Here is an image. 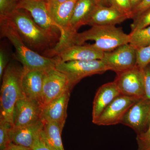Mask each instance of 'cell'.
Instances as JSON below:
<instances>
[{"mask_svg": "<svg viewBox=\"0 0 150 150\" xmlns=\"http://www.w3.org/2000/svg\"><path fill=\"white\" fill-rule=\"evenodd\" d=\"M7 18L26 46L33 51L47 57L59 39L35 23L30 15L17 9Z\"/></svg>", "mask_w": 150, "mask_h": 150, "instance_id": "1", "label": "cell"}, {"mask_svg": "<svg viewBox=\"0 0 150 150\" xmlns=\"http://www.w3.org/2000/svg\"><path fill=\"white\" fill-rule=\"evenodd\" d=\"M0 31L1 36L7 38L13 45L15 58L23 69L46 71L55 67L56 57H46L30 49L7 18L0 17Z\"/></svg>", "mask_w": 150, "mask_h": 150, "instance_id": "2", "label": "cell"}, {"mask_svg": "<svg viewBox=\"0 0 150 150\" xmlns=\"http://www.w3.org/2000/svg\"><path fill=\"white\" fill-rule=\"evenodd\" d=\"M93 40L92 46L103 52H109L123 44L129 43V34L115 25H94L73 36L72 45H83L87 40Z\"/></svg>", "mask_w": 150, "mask_h": 150, "instance_id": "3", "label": "cell"}, {"mask_svg": "<svg viewBox=\"0 0 150 150\" xmlns=\"http://www.w3.org/2000/svg\"><path fill=\"white\" fill-rule=\"evenodd\" d=\"M23 68L10 64L3 74L0 96V120L13 126V112L17 100L24 96L21 85Z\"/></svg>", "mask_w": 150, "mask_h": 150, "instance_id": "4", "label": "cell"}, {"mask_svg": "<svg viewBox=\"0 0 150 150\" xmlns=\"http://www.w3.org/2000/svg\"><path fill=\"white\" fill-rule=\"evenodd\" d=\"M55 68L66 75L71 91L83 78L108 71L101 60L61 62L57 59Z\"/></svg>", "mask_w": 150, "mask_h": 150, "instance_id": "5", "label": "cell"}, {"mask_svg": "<svg viewBox=\"0 0 150 150\" xmlns=\"http://www.w3.org/2000/svg\"><path fill=\"white\" fill-rule=\"evenodd\" d=\"M18 9L26 11L35 23L59 40L60 30L51 18L46 2L42 0H20Z\"/></svg>", "mask_w": 150, "mask_h": 150, "instance_id": "6", "label": "cell"}, {"mask_svg": "<svg viewBox=\"0 0 150 150\" xmlns=\"http://www.w3.org/2000/svg\"><path fill=\"white\" fill-rule=\"evenodd\" d=\"M114 81L121 95L139 98L146 97L143 70L137 65L117 74Z\"/></svg>", "mask_w": 150, "mask_h": 150, "instance_id": "7", "label": "cell"}, {"mask_svg": "<svg viewBox=\"0 0 150 150\" xmlns=\"http://www.w3.org/2000/svg\"><path fill=\"white\" fill-rule=\"evenodd\" d=\"M101 60L108 71L119 74L137 65L136 48L129 43L123 44L113 51L104 52Z\"/></svg>", "mask_w": 150, "mask_h": 150, "instance_id": "8", "label": "cell"}, {"mask_svg": "<svg viewBox=\"0 0 150 150\" xmlns=\"http://www.w3.org/2000/svg\"><path fill=\"white\" fill-rule=\"evenodd\" d=\"M67 89L70 90L69 81L65 74L56 69L55 67L46 71L43 79L42 108Z\"/></svg>", "mask_w": 150, "mask_h": 150, "instance_id": "9", "label": "cell"}, {"mask_svg": "<svg viewBox=\"0 0 150 150\" xmlns=\"http://www.w3.org/2000/svg\"><path fill=\"white\" fill-rule=\"evenodd\" d=\"M121 124L131 127L137 134L145 132L150 124V100L139 99L126 112Z\"/></svg>", "mask_w": 150, "mask_h": 150, "instance_id": "10", "label": "cell"}, {"mask_svg": "<svg viewBox=\"0 0 150 150\" xmlns=\"http://www.w3.org/2000/svg\"><path fill=\"white\" fill-rule=\"evenodd\" d=\"M140 99L121 95L105 109L95 124L98 126H111L121 123L130 108Z\"/></svg>", "mask_w": 150, "mask_h": 150, "instance_id": "11", "label": "cell"}, {"mask_svg": "<svg viewBox=\"0 0 150 150\" xmlns=\"http://www.w3.org/2000/svg\"><path fill=\"white\" fill-rule=\"evenodd\" d=\"M42 107L24 96L17 100L13 112L15 127L28 126L41 121Z\"/></svg>", "mask_w": 150, "mask_h": 150, "instance_id": "12", "label": "cell"}, {"mask_svg": "<svg viewBox=\"0 0 150 150\" xmlns=\"http://www.w3.org/2000/svg\"><path fill=\"white\" fill-rule=\"evenodd\" d=\"M45 71L26 69L23 68L21 76V88L24 96L39 104L41 107L43 79Z\"/></svg>", "mask_w": 150, "mask_h": 150, "instance_id": "13", "label": "cell"}, {"mask_svg": "<svg viewBox=\"0 0 150 150\" xmlns=\"http://www.w3.org/2000/svg\"><path fill=\"white\" fill-rule=\"evenodd\" d=\"M104 52L92 45H73L64 48L55 57L59 62L102 60Z\"/></svg>", "mask_w": 150, "mask_h": 150, "instance_id": "14", "label": "cell"}, {"mask_svg": "<svg viewBox=\"0 0 150 150\" xmlns=\"http://www.w3.org/2000/svg\"><path fill=\"white\" fill-rule=\"evenodd\" d=\"M71 91L67 89L42 108L41 119L56 122L63 130L67 118Z\"/></svg>", "mask_w": 150, "mask_h": 150, "instance_id": "15", "label": "cell"}, {"mask_svg": "<svg viewBox=\"0 0 150 150\" xmlns=\"http://www.w3.org/2000/svg\"><path fill=\"white\" fill-rule=\"evenodd\" d=\"M96 5L94 0H78L69 23L67 47L72 45L73 36L81 26L86 25Z\"/></svg>", "mask_w": 150, "mask_h": 150, "instance_id": "16", "label": "cell"}, {"mask_svg": "<svg viewBox=\"0 0 150 150\" xmlns=\"http://www.w3.org/2000/svg\"><path fill=\"white\" fill-rule=\"evenodd\" d=\"M114 81L101 86L98 90L93 102L92 122L95 124L105 109L117 97L121 95Z\"/></svg>", "mask_w": 150, "mask_h": 150, "instance_id": "17", "label": "cell"}, {"mask_svg": "<svg viewBox=\"0 0 150 150\" xmlns=\"http://www.w3.org/2000/svg\"><path fill=\"white\" fill-rule=\"evenodd\" d=\"M128 19L112 6L96 5L86 25H115Z\"/></svg>", "mask_w": 150, "mask_h": 150, "instance_id": "18", "label": "cell"}, {"mask_svg": "<svg viewBox=\"0 0 150 150\" xmlns=\"http://www.w3.org/2000/svg\"><path fill=\"white\" fill-rule=\"evenodd\" d=\"M43 125L41 120L32 125L20 127L12 126L10 130L11 142L31 150L35 139L43 129Z\"/></svg>", "mask_w": 150, "mask_h": 150, "instance_id": "19", "label": "cell"}, {"mask_svg": "<svg viewBox=\"0 0 150 150\" xmlns=\"http://www.w3.org/2000/svg\"><path fill=\"white\" fill-rule=\"evenodd\" d=\"M43 129L40 131L42 138L53 150H65L62 143V130L56 122L43 121Z\"/></svg>", "mask_w": 150, "mask_h": 150, "instance_id": "20", "label": "cell"}, {"mask_svg": "<svg viewBox=\"0 0 150 150\" xmlns=\"http://www.w3.org/2000/svg\"><path fill=\"white\" fill-rule=\"evenodd\" d=\"M129 43L135 48L150 45V25L134 31L129 34Z\"/></svg>", "mask_w": 150, "mask_h": 150, "instance_id": "21", "label": "cell"}, {"mask_svg": "<svg viewBox=\"0 0 150 150\" xmlns=\"http://www.w3.org/2000/svg\"><path fill=\"white\" fill-rule=\"evenodd\" d=\"M131 25V31H135L150 25V8L135 17Z\"/></svg>", "mask_w": 150, "mask_h": 150, "instance_id": "22", "label": "cell"}, {"mask_svg": "<svg viewBox=\"0 0 150 150\" xmlns=\"http://www.w3.org/2000/svg\"><path fill=\"white\" fill-rule=\"evenodd\" d=\"M136 50L137 65L143 69L150 64V45Z\"/></svg>", "mask_w": 150, "mask_h": 150, "instance_id": "23", "label": "cell"}, {"mask_svg": "<svg viewBox=\"0 0 150 150\" xmlns=\"http://www.w3.org/2000/svg\"><path fill=\"white\" fill-rule=\"evenodd\" d=\"M109 4L127 16L128 19L132 18L133 8L130 0H109Z\"/></svg>", "mask_w": 150, "mask_h": 150, "instance_id": "24", "label": "cell"}, {"mask_svg": "<svg viewBox=\"0 0 150 150\" xmlns=\"http://www.w3.org/2000/svg\"><path fill=\"white\" fill-rule=\"evenodd\" d=\"M12 126L7 121L0 120V150H4L11 143L10 130Z\"/></svg>", "mask_w": 150, "mask_h": 150, "instance_id": "25", "label": "cell"}, {"mask_svg": "<svg viewBox=\"0 0 150 150\" xmlns=\"http://www.w3.org/2000/svg\"><path fill=\"white\" fill-rule=\"evenodd\" d=\"M19 0H0V17H8L18 9Z\"/></svg>", "mask_w": 150, "mask_h": 150, "instance_id": "26", "label": "cell"}, {"mask_svg": "<svg viewBox=\"0 0 150 150\" xmlns=\"http://www.w3.org/2000/svg\"><path fill=\"white\" fill-rule=\"evenodd\" d=\"M137 150H150V124L145 132L137 134Z\"/></svg>", "mask_w": 150, "mask_h": 150, "instance_id": "27", "label": "cell"}, {"mask_svg": "<svg viewBox=\"0 0 150 150\" xmlns=\"http://www.w3.org/2000/svg\"><path fill=\"white\" fill-rule=\"evenodd\" d=\"M31 150H53L41 137L40 132L35 139Z\"/></svg>", "mask_w": 150, "mask_h": 150, "instance_id": "28", "label": "cell"}, {"mask_svg": "<svg viewBox=\"0 0 150 150\" xmlns=\"http://www.w3.org/2000/svg\"><path fill=\"white\" fill-rule=\"evenodd\" d=\"M143 70L146 97L150 100V64Z\"/></svg>", "mask_w": 150, "mask_h": 150, "instance_id": "29", "label": "cell"}, {"mask_svg": "<svg viewBox=\"0 0 150 150\" xmlns=\"http://www.w3.org/2000/svg\"><path fill=\"white\" fill-rule=\"evenodd\" d=\"M150 8V0H142V2L133 9L132 19L139 15Z\"/></svg>", "mask_w": 150, "mask_h": 150, "instance_id": "30", "label": "cell"}, {"mask_svg": "<svg viewBox=\"0 0 150 150\" xmlns=\"http://www.w3.org/2000/svg\"><path fill=\"white\" fill-rule=\"evenodd\" d=\"M8 57L3 50L0 51V79L2 78L4 72L8 65Z\"/></svg>", "mask_w": 150, "mask_h": 150, "instance_id": "31", "label": "cell"}, {"mask_svg": "<svg viewBox=\"0 0 150 150\" xmlns=\"http://www.w3.org/2000/svg\"><path fill=\"white\" fill-rule=\"evenodd\" d=\"M4 150H31L28 148L16 144L12 142H11L6 148Z\"/></svg>", "mask_w": 150, "mask_h": 150, "instance_id": "32", "label": "cell"}, {"mask_svg": "<svg viewBox=\"0 0 150 150\" xmlns=\"http://www.w3.org/2000/svg\"><path fill=\"white\" fill-rule=\"evenodd\" d=\"M97 5L103 6H110L109 0H94Z\"/></svg>", "mask_w": 150, "mask_h": 150, "instance_id": "33", "label": "cell"}, {"mask_svg": "<svg viewBox=\"0 0 150 150\" xmlns=\"http://www.w3.org/2000/svg\"><path fill=\"white\" fill-rule=\"evenodd\" d=\"M142 0H130L133 9L142 2Z\"/></svg>", "mask_w": 150, "mask_h": 150, "instance_id": "34", "label": "cell"}, {"mask_svg": "<svg viewBox=\"0 0 150 150\" xmlns=\"http://www.w3.org/2000/svg\"><path fill=\"white\" fill-rule=\"evenodd\" d=\"M50 1H52L58 3H62L63 2H65L67 1H69V0H50Z\"/></svg>", "mask_w": 150, "mask_h": 150, "instance_id": "35", "label": "cell"}, {"mask_svg": "<svg viewBox=\"0 0 150 150\" xmlns=\"http://www.w3.org/2000/svg\"><path fill=\"white\" fill-rule=\"evenodd\" d=\"M42 1H45L47 2L48 0H42Z\"/></svg>", "mask_w": 150, "mask_h": 150, "instance_id": "36", "label": "cell"}, {"mask_svg": "<svg viewBox=\"0 0 150 150\" xmlns=\"http://www.w3.org/2000/svg\"><path fill=\"white\" fill-rule=\"evenodd\" d=\"M19 1H20V0H19Z\"/></svg>", "mask_w": 150, "mask_h": 150, "instance_id": "37", "label": "cell"}]
</instances>
